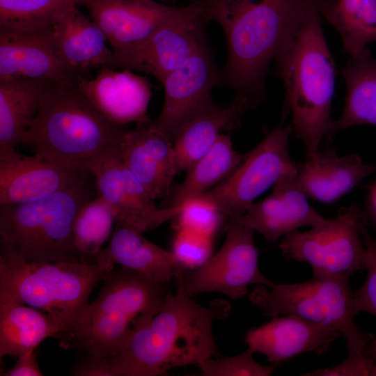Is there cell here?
<instances>
[{
  "mask_svg": "<svg viewBox=\"0 0 376 376\" xmlns=\"http://www.w3.org/2000/svg\"><path fill=\"white\" fill-rule=\"evenodd\" d=\"M255 351L249 347L241 354L228 357H209L198 365L204 376H269L277 364L264 366L253 358Z\"/></svg>",
  "mask_w": 376,
  "mask_h": 376,
  "instance_id": "d6a6232c",
  "label": "cell"
},
{
  "mask_svg": "<svg viewBox=\"0 0 376 376\" xmlns=\"http://www.w3.org/2000/svg\"><path fill=\"white\" fill-rule=\"evenodd\" d=\"M52 28L58 54L77 82L92 77L93 70L112 68L113 52L107 47L104 33L77 6L67 11Z\"/></svg>",
  "mask_w": 376,
  "mask_h": 376,
  "instance_id": "7402d4cb",
  "label": "cell"
},
{
  "mask_svg": "<svg viewBox=\"0 0 376 376\" xmlns=\"http://www.w3.org/2000/svg\"><path fill=\"white\" fill-rule=\"evenodd\" d=\"M87 171L95 180L98 195L111 208L116 225L141 234L175 217L182 205L158 207L143 185L124 166L118 151L91 163Z\"/></svg>",
  "mask_w": 376,
  "mask_h": 376,
  "instance_id": "4fadbf2b",
  "label": "cell"
},
{
  "mask_svg": "<svg viewBox=\"0 0 376 376\" xmlns=\"http://www.w3.org/2000/svg\"><path fill=\"white\" fill-rule=\"evenodd\" d=\"M244 155L234 148L230 134H221L214 146L187 170L184 180L173 186L162 207L182 205L197 198L228 178Z\"/></svg>",
  "mask_w": 376,
  "mask_h": 376,
  "instance_id": "f1b7e54d",
  "label": "cell"
},
{
  "mask_svg": "<svg viewBox=\"0 0 376 376\" xmlns=\"http://www.w3.org/2000/svg\"><path fill=\"white\" fill-rule=\"evenodd\" d=\"M367 221L360 228L361 239L366 249V269L367 275L363 285L354 291L357 312H366L376 315V240L370 235Z\"/></svg>",
  "mask_w": 376,
  "mask_h": 376,
  "instance_id": "d590c367",
  "label": "cell"
},
{
  "mask_svg": "<svg viewBox=\"0 0 376 376\" xmlns=\"http://www.w3.org/2000/svg\"><path fill=\"white\" fill-rule=\"evenodd\" d=\"M366 221L356 205L341 208L321 227L283 237L279 247L283 256L307 263L313 274L350 277L366 269V249L360 228Z\"/></svg>",
  "mask_w": 376,
  "mask_h": 376,
  "instance_id": "8fae6325",
  "label": "cell"
},
{
  "mask_svg": "<svg viewBox=\"0 0 376 376\" xmlns=\"http://www.w3.org/2000/svg\"><path fill=\"white\" fill-rule=\"evenodd\" d=\"M231 306L217 299L202 306L177 286L159 311L110 358H99L97 376H156L217 358L212 325L230 315Z\"/></svg>",
  "mask_w": 376,
  "mask_h": 376,
  "instance_id": "6da1fadb",
  "label": "cell"
},
{
  "mask_svg": "<svg viewBox=\"0 0 376 376\" xmlns=\"http://www.w3.org/2000/svg\"><path fill=\"white\" fill-rule=\"evenodd\" d=\"M114 223L111 208L100 195L80 208L74 221L73 238L84 261L96 263V256L109 238Z\"/></svg>",
  "mask_w": 376,
  "mask_h": 376,
  "instance_id": "4dcf8cb0",
  "label": "cell"
},
{
  "mask_svg": "<svg viewBox=\"0 0 376 376\" xmlns=\"http://www.w3.org/2000/svg\"><path fill=\"white\" fill-rule=\"evenodd\" d=\"M90 174L51 158L15 149L0 153V206L46 198Z\"/></svg>",
  "mask_w": 376,
  "mask_h": 376,
  "instance_id": "2e32d148",
  "label": "cell"
},
{
  "mask_svg": "<svg viewBox=\"0 0 376 376\" xmlns=\"http://www.w3.org/2000/svg\"><path fill=\"white\" fill-rule=\"evenodd\" d=\"M48 83L26 78L0 79V153L21 143Z\"/></svg>",
  "mask_w": 376,
  "mask_h": 376,
  "instance_id": "83f0119b",
  "label": "cell"
},
{
  "mask_svg": "<svg viewBox=\"0 0 376 376\" xmlns=\"http://www.w3.org/2000/svg\"><path fill=\"white\" fill-rule=\"evenodd\" d=\"M125 130L109 121L76 81H49L20 144L33 154L87 171L96 159L118 151Z\"/></svg>",
  "mask_w": 376,
  "mask_h": 376,
  "instance_id": "5b68a950",
  "label": "cell"
},
{
  "mask_svg": "<svg viewBox=\"0 0 376 376\" xmlns=\"http://www.w3.org/2000/svg\"><path fill=\"white\" fill-rule=\"evenodd\" d=\"M118 155L153 200L168 197L178 173L173 141L152 121L125 130Z\"/></svg>",
  "mask_w": 376,
  "mask_h": 376,
  "instance_id": "e0dca14e",
  "label": "cell"
},
{
  "mask_svg": "<svg viewBox=\"0 0 376 376\" xmlns=\"http://www.w3.org/2000/svg\"><path fill=\"white\" fill-rule=\"evenodd\" d=\"M86 0H82V4L81 6L83 5V3L86 1Z\"/></svg>",
  "mask_w": 376,
  "mask_h": 376,
  "instance_id": "ab89813d",
  "label": "cell"
},
{
  "mask_svg": "<svg viewBox=\"0 0 376 376\" xmlns=\"http://www.w3.org/2000/svg\"><path fill=\"white\" fill-rule=\"evenodd\" d=\"M104 281L99 296L88 303L76 324L58 336L63 348L93 357L115 356L171 292L170 283L156 282L122 266L110 271Z\"/></svg>",
  "mask_w": 376,
  "mask_h": 376,
  "instance_id": "8992f818",
  "label": "cell"
},
{
  "mask_svg": "<svg viewBox=\"0 0 376 376\" xmlns=\"http://www.w3.org/2000/svg\"><path fill=\"white\" fill-rule=\"evenodd\" d=\"M63 331L48 314L22 304L0 288V357L19 355L36 350L49 337Z\"/></svg>",
  "mask_w": 376,
  "mask_h": 376,
  "instance_id": "484cf974",
  "label": "cell"
},
{
  "mask_svg": "<svg viewBox=\"0 0 376 376\" xmlns=\"http://www.w3.org/2000/svg\"><path fill=\"white\" fill-rule=\"evenodd\" d=\"M35 350L28 351L17 357L16 363L12 368L6 371L3 376H41L40 370L36 357Z\"/></svg>",
  "mask_w": 376,
  "mask_h": 376,
  "instance_id": "8d00e7d4",
  "label": "cell"
},
{
  "mask_svg": "<svg viewBox=\"0 0 376 376\" xmlns=\"http://www.w3.org/2000/svg\"><path fill=\"white\" fill-rule=\"evenodd\" d=\"M375 169L357 155L339 157L334 149H326L299 164L294 181L308 198L329 204L349 193Z\"/></svg>",
  "mask_w": 376,
  "mask_h": 376,
  "instance_id": "603a6c76",
  "label": "cell"
},
{
  "mask_svg": "<svg viewBox=\"0 0 376 376\" xmlns=\"http://www.w3.org/2000/svg\"><path fill=\"white\" fill-rule=\"evenodd\" d=\"M162 84V109L152 122L173 139L188 121L219 107L214 102L211 91L221 84V71L214 63L207 40L185 64L169 74Z\"/></svg>",
  "mask_w": 376,
  "mask_h": 376,
  "instance_id": "5bb4252c",
  "label": "cell"
},
{
  "mask_svg": "<svg viewBox=\"0 0 376 376\" xmlns=\"http://www.w3.org/2000/svg\"><path fill=\"white\" fill-rule=\"evenodd\" d=\"M292 125L283 121L268 132L224 181L197 198L219 210L229 220L242 217L254 201L276 183L294 179L299 164L291 157L289 137Z\"/></svg>",
  "mask_w": 376,
  "mask_h": 376,
  "instance_id": "9c48e42d",
  "label": "cell"
},
{
  "mask_svg": "<svg viewBox=\"0 0 376 376\" xmlns=\"http://www.w3.org/2000/svg\"><path fill=\"white\" fill-rule=\"evenodd\" d=\"M294 179L283 180L274 186L271 195L253 203L239 219L245 226L260 233L269 243L276 242L303 226L326 225L324 218L295 185Z\"/></svg>",
  "mask_w": 376,
  "mask_h": 376,
  "instance_id": "ffe728a7",
  "label": "cell"
},
{
  "mask_svg": "<svg viewBox=\"0 0 376 376\" xmlns=\"http://www.w3.org/2000/svg\"><path fill=\"white\" fill-rule=\"evenodd\" d=\"M212 238L186 229H177L172 251L187 269L203 265L212 256Z\"/></svg>",
  "mask_w": 376,
  "mask_h": 376,
  "instance_id": "e575fe53",
  "label": "cell"
},
{
  "mask_svg": "<svg viewBox=\"0 0 376 376\" xmlns=\"http://www.w3.org/2000/svg\"><path fill=\"white\" fill-rule=\"evenodd\" d=\"M95 262L118 264L159 283H168L187 268L171 251L166 250L130 228L116 225L109 244Z\"/></svg>",
  "mask_w": 376,
  "mask_h": 376,
  "instance_id": "cb8c5ba5",
  "label": "cell"
},
{
  "mask_svg": "<svg viewBox=\"0 0 376 376\" xmlns=\"http://www.w3.org/2000/svg\"><path fill=\"white\" fill-rule=\"evenodd\" d=\"M97 195L90 173L46 198L0 206L1 253L31 263L85 262L75 246L74 221Z\"/></svg>",
  "mask_w": 376,
  "mask_h": 376,
  "instance_id": "52a82bcc",
  "label": "cell"
},
{
  "mask_svg": "<svg viewBox=\"0 0 376 376\" xmlns=\"http://www.w3.org/2000/svg\"><path fill=\"white\" fill-rule=\"evenodd\" d=\"M320 12L339 33L350 58L376 42V0H320Z\"/></svg>",
  "mask_w": 376,
  "mask_h": 376,
  "instance_id": "f546056e",
  "label": "cell"
},
{
  "mask_svg": "<svg viewBox=\"0 0 376 376\" xmlns=\"http://www.w3.org/2000/svg\"><path fill=\"white\" fill-rule=\"evenodd\" d=\"M340 336L331 328L286 315L273 317L268 322L249 329L245 340L255 352L278 364L305 352L322 354Z\"/></svg>",
  "mask_w": 376,
  "mask_h": 376,
  "instance_id": "44dd1931",
  "label": "cell"
},
{
  "mask_svg": "<svg viewBox=\"0 0 376 376\" xmlns=\"http://www.w3.org/2000/svg\"><path fill=\"white\" fill-rule=\"evenodd\" d=\"M213 21L210 0H193L143 40L113 52V69L143 72L162 83L205 42V27Z\"/></svg>",
  "mask_w": 376,
  "mask_h": 376,
  "instance_id": "30bf717a",
  "label": "cell"
},
{
  "mask_svg": "<svg viewBox=\"0 0 376 376\" xmlns=\"http://www.w3.org/2000/svg\"><path fill=\"white\" fill-rule=\"evenodd\" d=\"M370 201L372 210L376 217V184L373 186L370 194Z\"/></svg>",
  "mask_w": 376,
  "mask_h": 376,
  "instance_id": "74e56055",
  "label": "cell"
},
{
  "mask_svg": "<svg viewBox=\"0 0 376 376\" xmlns=\"http://www.w3.org/2000/svg\"><path fill=\"white\" fill-rule=\"evenodd\" d=\"M93 106L111 123L124 126L130 123L150 122L148 108L151 84L146 76L130 70L109 68L99 70L95 77L77 82Z\"/></svg>",
  "mask_w": 376,
  "mask_h": 376,
  "instance_id": "ac0fdd59",
  "label": "cell"
},
{
  "mask_svg": "<svg viewBox=\"0 0 376 376\" xmlns=\"http://www.w3.org/2000/svg\"><path fill=\"white\" fill-rule=\"evenodd\" d=\"M373 375V376H376V363L374 366V368L373 370V372H372V375Z\"/></svg>",
  "mask_w": 376,
  "mask_h": 376,
  "instance_id": "f35d334b",
  "label": "cell"
},
{
  "mask_svg": "<svg viewBox=\"0 0 376 376\" xmlns=\"http://www.w3.org/2000/svg\"><path fill=\"white\" fill-rule=\"evenodd\" d=\"M213 21L221 26L228 58L221 84L256 108L265 98L271 61L314 0H210Z\"/></svg>",
  "mask_w": 376,
  "mask_h": 376,
  "instance_id": "7a4b0ae2",
  "label": "cell"
},
{
  "mask_svg": "<svg viewBox=\"0 0 376 376\" xmlns=\"http://www.w3.org/2000/svg\"><path fill=\"white\" fill-rule=\"evenodd\" d=\"M320 0H314L277 54L276 72L286 93L283 115H292V132L315 158L327 141L333 120L336 65L323 31Z\"/></svg>",
  "mask_w": 376,
  "mask_h": 376,
  "instance_id": "3957f363",
  "label": "cell"
},
{
  "mask_svg": "<svg viewBox=\"0 0 376 376\" xmlns=\"http://www.w3.org/2000/svg\"><path fill=\"white\" fill-rule=\"evenodd\" d=\"M254 232L239 219L229 220L221 248L201 267L186 269L177 276L178 286L189 297L216 292L233 299L247 295L250 285L273 286L259 269Z\"/></svg>",
  "mask_w": 376,
  "mask_h": 376,
  "instance_id": "7c38bea8",
  "label": "cell"
},
{
  "mask_svg": "<svg viewBox=\"0 0 376 376\" xmlns=\"http://www.w3.org/2000/svg\"><path fill=\"white\" fill-rule=\"evenodd\" d=\"M254 108L249 100L235 97L229 107L204 112L185 123L173 139L178 172L187 171L210 150L221 131L237 129L242 114Z\"/></svg>",
  "mask_w": 376,
  "mask_h": 376,
  "instance_id": "d4e9b609",
  "label": "cell"
},
{
  "mask_svg": "<svg viewBox=\"0 0 376 376\" xmlns=\"http://www.w3.org/2000/svg\"><path fill=\"white\" fill-rule=\"evenodd\" d=\"M52 26H0V79L76 81L58 54Z\"/></svg>",
  "mask_w": 376,
  "mask_h": 376,
  "instance_id": "9a60e30c",
  "label": "cell"
},
{
  "mask_svg": "<svg viewBox=\"0 0 376 376\" xmlns=\"http://www.w3.org/2000/svg\"><path fill=\"white\" fill-rule=\"evenodd\" d=\"M113 268L81 261L31 263L1 253L0 288L19 302L48 314L63 333L76 324L95 285Z\"/></svg>",
  "mask_w": 376,
  "mask_h": 376,
  "instance_id": "ba28073f",
  "label": "cell"
},
{
  "mask_svg": "<svg viewBox=\"0 0 376 376\" xmlns=\"http://www.w3.org/2000/svg\"><path fill=\"white\" fill-rule=\"evenodd\" d=\"M346 95L339 118L334 120L327 141L355 125H376V58L366 47L351 57L342 70Z\"/></svg>",
  "mask_w": 376,
  "mask_h": 376,
  "instance_id": "4316f807",
  "label": "cell"
},
{
  "mask_svg": "<svg viewBox=\"0 0 376 376\" xmlns=\"http://www.w3.org/2000/svg\"><path fill=\"white\" fill-rule=\"evenodd\" d=\"M82 0H0V26L52 25Z\"/></svg>",
  "mask_w": 376,
  "mask_h": 376,
  "instance_id": "1f68e13d",
  "label": "cell"
},
{
  "mask_svg": "<svg viewBox=\"0 0 376 376\" xmlns=\"http://www.w3.org/2000/svg\"><path fill=\"white\" fill-rule=\"evenodd\" d=\"M225 216L210 203L195 198L183 205L176 218L177 229H186L211 238L218 231Z\"/></svg>",
  "mask_w": 376,
  "mask_h": 376,
  "instance_id": "836d02e7",
  "label": "cell"
},
{
  "mask_svg": "<svg viewBox=\"0 0 376 376\" xmlns=\"http://www.w3.org/2000/svg\"><path fill=\"white\" fill-rule=\"evenodd\" d=\"M250 301L269 317L295 315L338 331L345 339L348 356L340 364L322 369L323 376L371 375L376 363V338L357 326L358 313L350 277L313 274L306 281L258 285Z\"/></svg>",
  "mask_w": 376,
  "mask_h": 376,
  "instance_id": "277c9868",
  "label": "cell"
},
{
  "mask_svg": "<svg viewBox=\"0 0 376 376\" xmlns=\"http://www.w3.org/2000/svg\"><path fill=\"white\" fill-rule=\"evenodd\" d=\"M82 6L102 29L113 52L146 39L179 8L154 0H86Z\"/></svg>",
  "mask_w": 376,
  "mask_h": 376,
  "instance_id": "d6986e66",
  "label": "cell"
}]
</instances>
